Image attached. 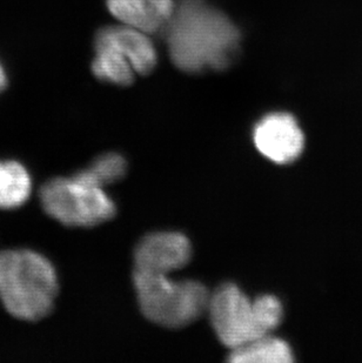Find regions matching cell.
Listing matches in <instances>:
<instances>
[{"mask_svg": "<svg viewBox=\"0 0 362 363\" xmlns=\"http://www.w3.org/2000/svg\"><path fill=\"white\" fill-rule=\"evenodd\" d=\"M172 62L187 73L220 71L236 58L240 32L204 0H178L164 30Z\"/></svg>", "mask_w": 362, "mask_h": 363, "instance_id": "cell-1", "label": "cell"}, {"mask_svg": "<svg viewBox=\"0 0 362 363\" xmlns=\"http://www.w3.org/2000/svg\"><path fill=\"white\" fill-rule=\"evenodd\" d=\"M58 277L51 261L30 250L0 252V301L11 315L39 321L52 312Z\"/></svg>", "mask_w": 362, "mask_h": 363, "instance_id": "cell-2", "label": "cell"}, {"mask_svg": "<svg viewBox=\"0 0 362 363\" xmlns=\"http://www.w3.org/2000/svg\"><path fill=\"white\" fill-rule=\"evenodd\" d=\"M207 313L216 337L229 350L273 334L284 319V307L277 296L251 298L231 282L211 293Z\"/></svg>", "mask_w": 362, "mask_h": 363, "instance_id": "cell-3", "label": "cell"}, {"mask_svg": "<svg viewBox=\"0 0 362 363\" xmlns=\"http://www.w3.org/2000/svg\"><path fill=\"white\" fill-rule=\"evenodd\" d=\"M133 284L143 315L155 325L184 328L207 313L211 293L202 282L134 271Z\"/></svg>", "mask_w": 362, "mask_h": 363, "instance_id": "cell-4", "label": "cell"}, {"mask_svg": "<svg viewBox=\"0 0 362 363\" xmlns=\"http://www.w3.org/2000/svg\"><path fill=\"white\" fill-rule=\"evenodd\" d=\"M92 72L114 85H131L137 76H146L157 65V50L145 32L119 24L98 31Z\"/></svg>", "mask_w": 362, "mask_h": 363, "instance_id": "cell-5", "label": "cell"}, {"mask_svg": "<svg viewBox=\"0 0 362 363\" xmlns=\"http://www.w3.org/2000/svg\"><path fill=\"white\" fill-rule=\"evenodd\" d=\"M45 212L67 227H96L116 216V207L102 186L82 171L70 178H55L41 187Z\"/></svg>", "mask_w": 362, "mask_h": 363, "instance_id": "cell-6", "label": "cell"}, {"mask_svg": "<svg viewBox=\"0 0 362 363\" xmlns=\"http://www.w3.org/2000/svg\"><path fill=\"white\" fill-rule=\"evenodd\" d=\"M253 141L256 150L270 162L290 164L304 153L306 138L293 114L272 112L256 123Z\"/></svg>", "mask_w": 362, "mask_h": 363, "instance_id": "cell-7", "label": "cell"}, {"mask_svg": "<svg viewBox=\"0 0 362 363\" xmlns=\"http://www.w3.org/2000/svg\"><path fill=\"white\" fill-rule=\"evenodd\" d=\"M188 238L178 232H155L143 238L134 250V271L170 275L191 261Z\"/></svg>", "mask_w": 362, "mask_h": 363, "instance_id": "cell-8", "label": "cell"}, {"mask_svg": "<svg viewBox=\"0 0 362 363\" xmlns=\"http://www.w3.org/2000/svg\"><path fill=\"white\" fill-rule=\"evenodd\" d=\"M107 7L120 24L153 35L168 26L175 0H107Z\"/></svg>", "mask_w": 362, "mask_h": 363, "instance_id": "cell-9", "label": "cell"}, {"mask_svg": "<svg viewBox=\"0 0 362 363\" xmlns=\"http://www.w3.org/2000/svg\"><path fill=\"white\" fill-rule=\"evenodd\" d=\"M227 361L232 363H292L294 353L285 340L270 334L236 350H229Z\"/></svg>", "mask_w": 362, "mask_h": 363, "instance_id": "cell-10", "label": "cell"}, {"mask_svg": "<svg viewBox=\"0 0 362 363\" xmlns=\"http://www.w3.org/2000/svg\"><path fill=\"white\" fill-rule=\"evenodd\" d=\"M32 180L28 169L17 162H0V208L24 205L31 194Z\"/></svg>", "mask_w": 362, "mask_h": 363, "instance_id": "cell-11", "label": "cell"}, {"mask_svg": "<svg viewBox=\"0 0 362 363\" xmlns=\"http://www.w3.org/2000/svg\"><path fill=\"white\" fill-rule=\"evenodd\" d=\"M127 162L123 155L106 153L100 155L82 173L102 187L120 182L126 175Z\"/></svg>", "mask_w": 362, "mask_h": 363, "instance_id": "cell-12", "label": "cell"}, {"mask_svg": "<svg viewBox=\"0 0 362 363\" xmlns=\"http://www.w3.org/2000/svg\"><path fill=\"white\" fill-rule=\"evenodd\" d=\"M7 85V78L6 73H5V69H4L3 66L0 64V93L3 92L5 87Z\"/></svg>", "mask_w": 362, "mask_h": 363, "instance_id": "cell-13", "label": "cell"}]
</instances>
